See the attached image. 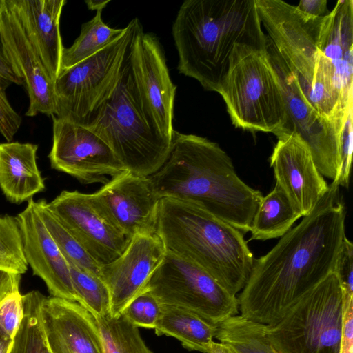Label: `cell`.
Instances as JSON below:
<instances>
[{
  "label": "cell",
  "instance_id": "26",
  "mask_svg": "<svg viewBox=\"0 0 353 353\" xmlns=\"http://www.w3.org/2000/svg\"><path fill=\"white\" fill-rule=\"evenodd\" d=\"M265 330V325L237 314L216 324L214 338L234 353H278Z\"/></svg>",
  "mask_w": 353,
  "mask_h": 353
},
{
  "label": "cell",
  "instance_id": "9",
  "mask_svg": "<svg viewBox=\"0 0 353 353\" xmlns=\"http://www.w3.org/2000/svg\"><path fill=\"white\" fill-rule=\"evenodd\" d=\"M138 19L130 21L124 33L109 46L60 72L54 81V116L86 125L119 83Z\"/></svg>",
  "mask_w": 353,
  "mask_h": 353
},
{
  "label": "cell",
  "instance_id": "23",
  "mask_svg": "<svg viewBox=\"0 0 353 353\" xmlns=\"http://www.w3.org/2000/svg\"><path fill=\"white\" fill-rule=\"evenodd\" d=\"M38 145L10 141L0 143V188L11 203H21L45 190L37 164Z\"/></svg>",
  "mask_w": 353,
  "mask_h": 353
},
{
  "label": "cell",
  "instance_id": "17",
  "mask_svg": "<svg viewBox=\"0 0 353 353\" xmlns=\"http://www.w3.org/2000/svg\"><path fill=\"white\" fill-rule=\"evenodd\" d=\"M276 184L296 211L309 214L328 190L310 150L296 135L278 138L270 159Z\"/></svg>",
  "mask_w": 353,
  "mask_h": 353
},
{
  "label": "cell",
  "instance_id": "18",
  "mask_svg": "<svg viewBox=\"0 0 353 353\" xmlns=\"http://www.w3.org/2000/svg\"><path fill=\"white\" fill-rule=\"evenodd\" d=\"M165 252L156 234H138L119 256L101 266V277L110 292L111 315H120L144 289Z\"/></svg>",
  "mask_w": 353,
  "mask_h": 353
},
{
  "label": "cell",
  "instance_id": "21",
  "mask_svg": "<svg viewBox=\"0 0 353 353\" xmlns=\"http://www.w3.org/2000/svg\"><path fill=\"white\" fill-rule=\"evenodd\" d=\"M318 45L330 61L343 106L353 105V1L339 0L329 14L323 17L318 35Z\"/></svg>",
  "mask_w": 353,
  "mask_h": 353
},
{
  "label": "cell",
  "instance_id": "31",
  "mask_svg": "<svg viewBox=\"0 0 353 353\" xmlns=\"http://www.w3.org/2000/svg\"><path fill=\"white\" fill-rule=\"evenodd\" d=\"M68 263L76 302L94 317L110 314V292L101 277Z\"/></svg>",
  "mask_w": 353,
  "mask_h": 353
},
{
  "label": "cell",
  "instance_id": "25",
  "mask_svg": "<svg viewBox=\"0 0 353 353\" xmlns=\"http://www.w3.org/2000/svg\"><path fill=\"white\" fill-rule=\"evenodd\" d=\"M301 217L284 192L275 185L260 202L250 226L249 241L281 237Z\"/></svg>",
  "mask_w": 353,
  "mask_h": 353
},
{
  "label": "cell",
  "instance_id": "8",
  "mask_svg": "<svg viewBox=\"0 0 353 353\" xmlns=\"http://www.w3.org/2000/svg\"><path fill=\"white\" fill-rule=\"evenodd\" d=\"M342 330L343 293L332 272L265 332L278 353H339Z\"/></svg>",
  "mask_w": 353,
  "mask_h": 353
},
{
  "label": "cell",
  "instance_id": "28",
  "mask_svg": "<svg viewBox=\"0 0 353 353\" xmlns=\"http://www.w3.org/2000/svg\"><path fill=\"white\" fill-rule=\"evenodd\" d=\"M44 297L37 290L23 295V315L10 353H52L41 325L40 307Z\"/></svg>",
  "mask_w": 353,
  "mask_h": 353
},
{
  "label": "cell",
  "instance_id": "24",
  "mask_svg": "<svg viewBox=\"0 0 353 353\" xmlns=\"http://www.w3.org/2000/svg\"><path fill=\"white\" fill-rule=\"evenodd\" d=\"M154 329L157 335L174 337L189 350L207 353L214 341L216 324L186 308L162 304Z\"/></svg>",
  "mask_w": 353,
  "mask_h": 353
},
{
  "label": "cell",
  "instance_id": "4",
  "mask_svg": "<svg viewBox=\"0 0 353 353\" xmlns=\"http://www.w3.org/2000/svg\"><path fill=\"white\" fill-rule=\"evenodd\" d=\"M155 234L166 250L201 267L231 294L248 282L255 258L244 234L199 204L161 199Z\"/></svg>",
  "mask_w": 353,
  "mask_h": 353
},
{
  "label": "cell",
  "instance_id": "7",
  "mask_svg": "<svg viewBox=\"0 0 353 353\" xmlns=\"http://www.w3.org/2000/svg\"><path fill=\"white\" fill-rule=\"evenodd\" d=\"M218 93L236 128L276 137L283 131L287 121L285 103L266 49L236 45Z\"/></svg>",
  "mask_w": 353,
  "mask_h": 353
},
{
  "label": "cell",
  "instance_id": "32",
  "mask_svg": "<svg viewBox=\"0 0 353 353\" xmlns=\"http://www.w3.org/2000/svg\"><path fill=\"white\" fill-rule=\"evenodd\" d=\"M28 266L17 218L0 216V269L23 274Z\"/></svg>",
  "mask_w": 353,
  "mask_h": 353
},
{
  "label": "cell",
  "instance_id": "14",
  "mask_svg": "<svg viewBox=\"0 0 353 353\" xmlns=\"http://www.w3.org/2000/svg\"><path fill=\"white\" fill-rule=\"evenodd\" d=\"M0 44L8 63L27 91L29 106L26 115H54V81L26 34L13 0H0Z\"/></svg>",
  "mask_w": 353,
  "mask_h": 353
},
{
  "label": "cell",
  "instance_id": "13",
  "mask_svg": "<svg viewBox=\"0 0 353 353\" xmlns=\"http://www.w3.org/2000/svg\"><path fill=\"white\" fill-rule=\"evenodd\" d=\"M52 118V145L48 154L52 168L83 184L106 183L125 170L112 149L86 127Z\"/></svg>",
  "mask_w": 353,
  "mask_h": 353
},
{
  "label": "cell",
  "instance_id": "16",
  "mask_svg": "<svg viewBox=\"0 0 353 353\" xmlns=\"http://www.w3.org/2000/svg\"><path fill=\"white\" fill-rule=\"evenodd\" d=\"M47 205L100 266L119 256L130 241L109 221L92 194L63 190Z\"/></svg>",
  "mask_w": 353,
  "mask_h": 353
},
{
  "label": "cell",
  "instance_id": "6",
  "mask_svg": "<svg viewBox=\"0 0 353 353\" xmlns=\"http://www.w3.org/2000/svg\"><path fill=\"white\" fill-rule=\"evenodd\" d=\"M85 127L103 140L125 170L134 174L150 176L166 161L172 141L152 128L142 112L131 73L129 48L115 90Z\"/></svg>",
  "mask_w": 353,
  "mask_h": 353
},
{
  "label": "cell",
  "instance_id": "33",
  "mask_svg": "<svg viewBox=\"0 0 353 353\" xmlns=\"http://www.w3.org/2000/svg\"><path fill=\"white\" fill-rule=\"evenodd\" d=\"M162 303L143 290L125 307L121 314L137 327L154 328L160 317Z\"/></svg>",
  "mask_w": 353,
  "mask_h": 353
},
{
  "label": "cell",
  "instance_id": "27",
  "mask_svg": "<svg viewBox=\"0 0 353 353\" xmlns=\"http://www.w3.org/2000/svg\"><path fill=\"white\" fill-rule=\"evenodd\" d=\"M102 11L97 10L91 20L84 23L73 44L70 48H64L61 71L92 57L124 33L125 27L112 28L106 25L102 19Z\"/></svg>",
  "mask_w": 353,
  "mask_h": 353
},
{
  "label": "cell",
  "instance_id": "3",
  "mask_svg": "<svg viewBox=\"0 0 353 353\" xmlns=\"http://www.w3.org/2000/svg\"><path fill=\"white\" fill-rule=\"evenodd\" d=\"M172 33L179 73L216 92L236 45L265 50L267 44L255 0H186Z\"/></svg>",
  "mask_w": 353,
  "mask_h": 353
},
{
  "label": "cell",
  "instance_id": "20",
  "mask_svg": "<svg viewBox=\"0 0 353 353\" xmlns=\"http://www.w3.org/2000/svg\"><path fill=\"white\" fill-rule=\"evenodd\" d=\"M40 314L52 353H103L96 319L78 303L45 296Z\"/></svg>",
  "mask_w": 353,
  "mask_h": 353
},
{
  "label": "cell",
  "instance_id": "11",
  "mask_svg": "<svg viewBox=\"0 0 353 353\" xmlns=\"http://www.w3.org/2000/svg\"><path fill=\"white\" fill-rule=\"evenodd\" d=\"M266 54L278 79L287 114L285 125L277 138L298 136L310 150L320 173L337 181L341 170L340 133L343 124L323 117L305 100L268 35Z\"/></svg>",
  "mask_w": 353,
  "mask_h": 353
},
{
  "label": "cell",
  "instance_id": "34",
  "mask_svg": "<svg viewBox=\"0 0 353 353\" xmlns=\"http://www.w3.org/2000/svg\"><path fill=\"white\" fill-rule=\"evenodd\" d=\"M23 315V295L19 291L8 295L0 302V328L14 339Z\"/></svg>",
  "mask_w": 353,
  "mask_h": 353
},
{
  "label": "cell",
  "instance_id": "43",
  "mask_svg": "<svg viewBox=\"0 0 353 353\" xmlns=\"http://www.w3.org/2000/svg\"><path fill=\"white\" fill-rule=\"evenodd\" d=\"M110 0L105 1H85V3L87 4L88 8L92 10H103V8L108 5L110 2Z\"/></svg>",
  "mask_w": 353,
  "mask_h": 353
},
{
  "label": "cell",
  "instance_id": "19",
  "mask_svg": "<svg viewBox=\"0 0 353 353\" xmlns=\"http://www.w3.org/2000/svg\"><path fill=\"white\" fill-rule=\"evenodd\" d=\"M16 218L24 256L33 274L44 281L52 296L76 302L69 263L47 230L37 201L30 199Z\"/></svg>",
  "mask_w": 353,
  "mask_h": 353
},
{
  "label": "cell",
  "instance_id": "40",
  "mask_svg": "<svg viewBox=\"0 0 353 353\" xmlns=\"http://www.w3.org/2000/svg\"><path fill=\"white\" fill-rule=\"evenodd\" d=\"M21 274L0 269V302L8 295L19 291Z\"/></svg>",
  "mask_w": 353,
  "mask_h": 353
},
{
  "label": "cell",
  "instance_id": "15",
  "mask_svg": "<svg viewBox=\"0 0 353 353\" xmlns=\"http://www.w3.org/2000/svg\"><path fill=\"white\" fill-rule=\"evenodd\" d=\"M92 195L103 214L128 239L155 234L160 199L149 176L125 170Z\"/></svg>",
  "mask_w": 353,
  "mask_h": 353
},
{
  "label": "cell",
  "instance_id": "39",
  "mask_svg": "<svg viewBox=\"0 0 353 353\" xmlns=\"http://www.w3.org/2000/svg\"><path fill=\"white\" fill-rule=\"evenodd\" d=\"M327 4V0H301L295 7L304 17L316 19L329 14Z\"/></svg>",
  "mask_w": 353,
  "mask_h": 353
},
{
  "label": "cell",
  "instance_id": "5",
  "mask_svg": "<svg viewBox=\"0 0 353 353\" xmlns=\"http://www.w3.org/2000/svg\"><path fill=\"white\" fill-rule=\"evenodd\" d=\"M262 26L305 100L323 117L342 125L345 110L333 65L318 45L322 17L310 19L281 0H255Z\"/></svg>",
  "mask_w": 353,
  "mask_h": 353
},
{
  "label": "cell",
  "instance_id": "35",
  "mask_svg": "<svg viewBox=\"0 0 353 353\" xmlns=\"http://www.w3.org/2000/svg\"><path fill=\"white\" fill-rule=\"evenodd\" d=\"M13 82L0 74V133L7 142L12 141L18 132L22 118L10 105L6 93Z\"/></svg>",
  "mask_w": 353,
  "mask_h": 353
},
{
  "label": "cell",
  "instance_id": "41",
  "mask_svg": "<svg viewBox=\"0 0 353 353\" xmlns=\"http://www.w3.org/2000/svg\"><path fill=\"white\" fill-rule=\"evenodd\" d=\"M13 341L0 328V353H10Z\"/></svg>",
  "mask_w": 353,
  "mask_h": 353
},
{
  "label": "cell",
  "instance_id": "36",
  "mask_svg": "<svg viewBox=\"0 0 353 353\" xmlns=\"http://www.w3.org/2000/svg\"><path fill=\"white\" fill-rule=\"evenodd\" d=\"M352 155V110L347 113L340 133L341 170L338 178L339 186L348 188Z\"/></svg>",
  "mask_w": 353,
  "mask_h": 353
},
{
  "label": "cell",
  "instance_id": "29",
  "mask_svg": "<svg viewBox=\"0 0 353 353\" xmlns=\"http://www.w3.org/2000/svg\"><path fill=\"white\" fill-rule=\"evenodd\" d=\"M96 319L103 353H152L143 340L137 327L121 314Z\"/></svg>",
  "mask_w": 353,
  "mask_h": 353
},
{
  "label": "cell",
  "instance_id": "42",
  "mask_svg": "<svg viewBox=\"0 0 353 353\" xmlns=\"http://www.w3.org/2000/svg\"><path fill=\"white\" fill-rule=\"evenodd\" d=\"M207 353H234L228 345L213 341Z\"/></svg>",
  "mask_w": 353,
  "mask_h": 353
},
{
  "label": "cell",
  "instance_id": "38",
  "mask_svg": "<svg viewBox=\"0 0 353 353\" xmlns=\"http://www.w3.org/2000/svg\"><path fill=\"white\" fill-rule=\"evenodd\" d=\"M343 293V330L339 353H353V295Z\"/></svg>",
  "mask_w": 353,
  "mask_h": 353
},
{
  "label": "cell",
  "instance_id": "12",
  "mask_svg": "<svg viewBox=\"0 0 353 353\" xmlns=\"http://www.w3.org/2000/svg\"><path fill=\"white\" fill-rule=\"evenodd\" d=\"M131 73L142 112L150 125L172 141L176 86L159 39L143 32L138 19L129 46Z\"/></svg>",
  "mask_w": 353,
  "mask_h": 353
},
{
  "label": "cell",
  "instance_id": "30",
  "mask_svg": "<svg viewBox=\"0 0 353 353\" xmlns=\"http://www.w3.org/2000/svg\"><path fill=\"white\" fill-rule=\"evenodd\" d=\"M37 205L47 230L68 262L101 276V266L50 210L46 201H37Z\"/></svg>",
  "mask_w": 353,
  "mask_h": 353
},
{
  "label": "cell",
  "instance_id": "2",
  "mask_svg": "<svg viewBox=\"0 0 353 353\" xmlns=\"http://www.w3.org/2000/svg\"><path fill=\"white\" fill-rule=\"evenodd\" d=\"M149 178L160 199L195 202L243 234L250 232L263 196L238 176L218 143L176 130L166 161Z\"/></svg>",
  "mask_w": 353,
  "mask_h": 353
},
{
  "label": "cell",
  "instance_id": "22",
  "mask_svg": "<svg viewBox=\"0 0 353 353\" xmlns=\"http://www.w3.org/2000/svg\"><path fill=\"white\" fill-rule=\"evenodd\" d=\"M22 26L54 81L63 47L60 19L65 0H13Z\"/></svg>",
  "mask_w": 353,
  "mask_h": 353
},
{
  "label": "cell",
  "instance_id": "10",
  "mask_svg": "<svg viewBox=\"0 0 353 353\" xmlns=\"http://www.w3.org/2000/svg\"><path fill=\"white\" fill-rule=\"evenodd\" d=\"M143 290L162 304L192 310L214 324L239 312L236 296L199 265L168 250Z\"/></svg>",
  "mask_w": 353,
  "mask_h": 353
},
{
  "label": "cell",
  "instance_id": "37",
  "mask_svg": "<svg viewBox=\"0 0 353 353\" xmlns=\"http://www.w3.org/2000/svg\"><path fill=\"white\" fill-rule=\"evenodd\" d=\"M334 272L338 277L342 291L353 295V244L346 236L343 240Z\"/></svg>",
  "mask_w": 353,
  "mask_h": 353
},
{
  "label": "cell",
  "instance_id": "1",
  "mask_svg": "<svg viewBox=\"0 0 353 353\" xmlns=\"http://www.w3.org/2000/svg\"><path fill=\"white\" fill-rule=\"evenodd\" d=\"M345 214L339 183L332 181L312 211L254 259L237 297L241 316L266 325L274 323L334 272L346 236Z\"/></svg>",
  "mask_w": 353,
  "mask_h": 353
}]
</instances>
